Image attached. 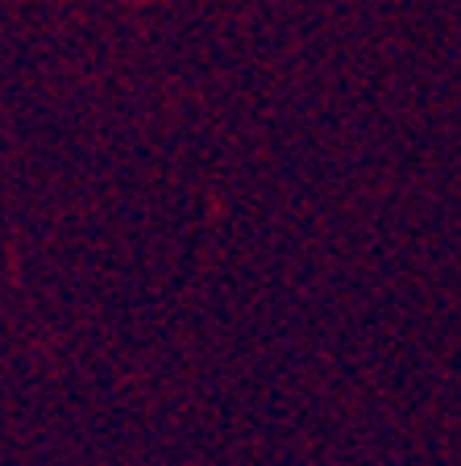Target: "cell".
Returning <instances> with one entry per match:
<instances>
[]
</instances>
